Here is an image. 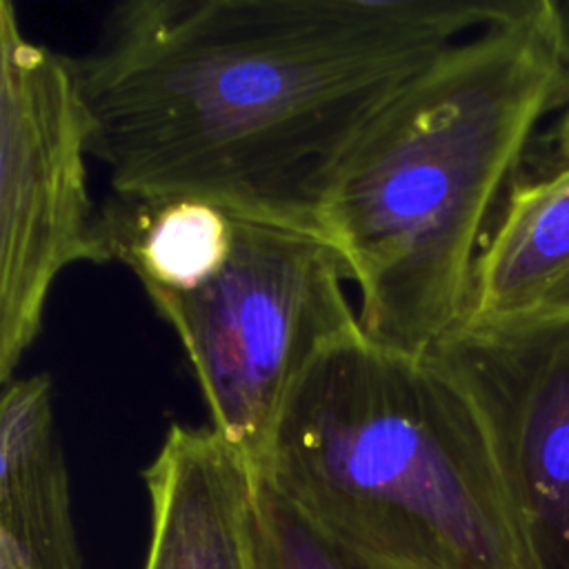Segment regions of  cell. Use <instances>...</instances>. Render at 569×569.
<instances>
[{
	"label": "cell",
	"instance_id": "cell-9",
	"mask_svg": "<svg viewBox=\"0 0 569 569\" xmlns=\"http://www.w3.org/2000/svg\"><path fill=\"white\" fill-rule=\"evenodd\" d=\"M569 280V162L513 182L473 267L460 322L500 320L547 305Z\"/></svg>",
	"mask_w": 569,
	"mask_h": 569
},
{
	"label": "cell",
	"instance_id": "cell-3",
	"mask_svg": "<svg viewBox=\"0 0 569 569\" xmlns=\"http://www.w3.org/2000/svg\"><path fill=\"white\" fill-rule=\"evenodd\" d=\"M256 476L356 569H542L460 387L362 331L293 385Z\"/></svg>",
	"mask_w": 569,
	"mask_h": 569
},
{
	"label": "cell",
	"instance_id": "cell-2",
	"mask_svg": "<svg viewBox=\"0 0 569 569\" xmlns=\"http://www.w3.org/2000/svg\"><path fill=\"white\" fill-rule=\"evenodd\" d=\"M569 89L553 0H518L411 76L340 160L316 231L358 284L362 333L427 356L467 309L480 249Z\"/></svg>",
	"mask_w": 569,
	"mask_h": 569
},
{
	"label": "cell",
	"instance_id": "cell-7",
	"mask_svg": "<svg viewBox=\"0 0 569 569\" xmlns=\"http://www.w3.org/2000/svg\"><path fill=\"white\" fill-rule=\"evenodd\" d=\"M142 478L151 513L142 569H253L256 473L211 425H171Z\"/></svg>",
	"mask_w": 569,
	"mask_h": 569
},
{
	"label": "cell",
	"instance_id": "cell-1",
	"mask_svg": "<svg viewBox=\"0 0 569 569\" xmlns=\"http://www.w3.org/2000/svg\"><path fill=\"white\" fill-rule=\"evenodd\" d=\"M518 0H133L76 58L111 191L316 231L353 140L438 53Z\"/></svg>",
	"mask_w": 569,
	"mask_h": 569
},
{
	"label": "cell",
	"instance_id": "cell-11",
	"mask_svg": "<svg viewBox=\"0 0 569 569\" xmlns=\"http://www.w3.org/2000/svg\"><path fill=\"white\" fill-rule=\"evenodd\" d=\"M253 569H356L260 476L251 518Z\"/></svg>",
	"mask_w": 569,
	"mask_h": 569
},
{
	"label": "cell",
	"instance_id": "cell-10",
	"mask_svg": "<svg viewBox=\"0 0 569 569\" xmlns=\"http://www.w3.org/2000/svg\"><path fill=\"white\" fill-rule=\"evenodd\" d=\"M104 262L136 273L144 293H176L204 282L231 253L236 211L193 196L109 191L98 207Z\"/></svg>",
	"mask_w": 569,
	"mask_h": 569
},
{
	"label": "cell",
	"instance_id": "cell-13",
	"mask_svg": "<svg viewBox=\"0 0 569 569\" xmlns=\"http://www.w3.org/2000/svg\"><path fill=\"white\" fill-rule=\"evenodd\" d=\"M558 24H560V40H562V53L569 67V2H556Z\"/></svg>",
	"mask_w": 569,
	"mask_h": 569
},
{
	"label": "cell",
	"instance_id": "cell-5",
	"mask_svg": "<svg viewBox=\"0 0 569 569\" xmlns=\"http://www.w3.org/2000/svg\"><path fill=\"white\" fill-rule=\"evenodd\" d=\"M91 120L71 58L24 36L0 2V382L42 327L58 276L102 264L87 189Z\"/></svg>",
	"mask_w": 569,
	"mask_h": 569
},
{
	"label": "cell",
	"instance_id": "cell-14",
	"mask_svg": "<svg viewBox=\"0 0 569 569\" xmlns=\"http://www.w3.org/2000/svg\"><path fill=\"white\" fill-rule=\"evenodd\" d=\"M549 302H569V280L556 291V296H553ZM549 302H547V305H549Z\"/></svg>",
	"mask_w": 569,
	"mask_h": 569
},
{
	"label": "cell",
	"instance_id": "cell-8",
	"mask_svg": "<svg viewBox=\"0 0 569 569\" xmlns=\"http://www.w3.org/2000/svg\"><path fill=\"white\" fill-rule=\"evenodd\" d=\"M0 569H82L47 373L2 387Z\"/></svg>",
	"mask_w": 569,
	"mask_h": 569
},
{
	"label": "cell",
	"instance_id": "cell-12",
	"mask_svg": "<svg viewBox=\"0 0 569 569\" xmlns=\"http://www.w3.org/2000/svg\"><path fill=\"white\" fill-rule=\"evenodd\" d=\"M553 142H556V160H558L556 164L567 162L569 160V91H567V100H565V111L556 127Z\"/></svg>",
	"mask_w": 569,
	"mask_h": 569
},
{
	"label": "cell",
	"instance_id": "cell-15",
	"mask_svg": "<svg viewBox=\"0 0 569 569\" xmlns=\"http://www.w3.org/2000/svg\"><path fill=\"white\" fill-rule=\"evenodd\" d=\"M567 162H569V160H567ZM562 164H565V162H562ZM556 167H558V164H556Z\"/></svg>",
	"mask_w": 569,
	"mask_h": 569
},
{
	"label": "cell",
	"instance_id": "cell-6",
	"mask_svg": "<svg viewBox=\"0 0 569 569\" xmlns=\"http://www.w3.org/2000/svg\"><path fill=\"white\" fill-rule=\"evenodd\" d=\"M465 393L542 569H569V302L460 322L427 353Z\"/></svg>",
	"mask_w": 569,
	"mask_h": 569
},
{
	"label": "cell",
	"instance_id": "cell-4",
	"mask_svg": "<svg viewBox=\"0 0 569 569\" xmlns=\"http://www.w3.org/2000/svg\"><path fill=\"white\" fill-rule=\"evenodd\" d=\"M347 280L318 231L236 211L224 264L193 289L149 298L182 342L211 427L253 473L293 385L322 351L362 331Z\"/></svg>",
	"mask_w": 569,
	"mask_h": 569
}]
</instances>
